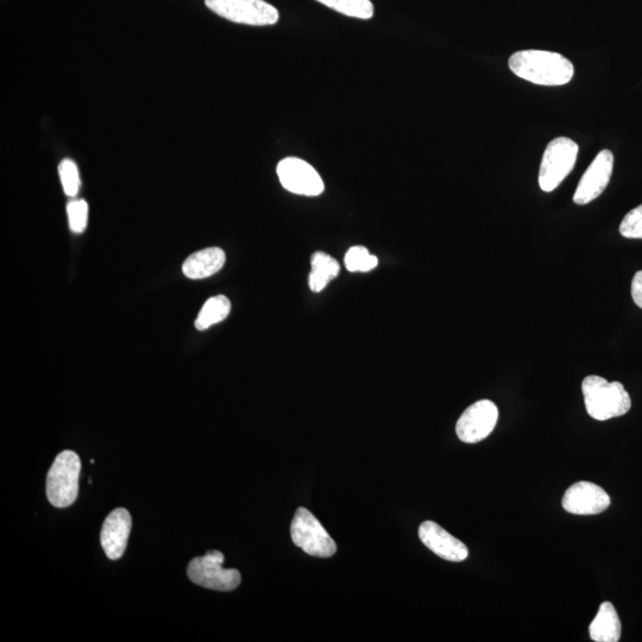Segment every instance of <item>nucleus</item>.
Returning <instances> with one entry per match:
<instances>
[{"label":"nucleus","instance_id":"1","mask_svg":"<svg viewBox=\"0 0 642 642\" xmlns=\"http://www.w3.org/2000/svg\"><path fill=\"white\" fill-rule=\"evenodd\" d=\"M509 68L519 78L544 86L569 84L575 68L569 59L545 50H522L509 59Z\"/></svg>","mask_w":642,"mask_h":642},{"label":"nucleus","instance_id":"2","mask_svg":"<svg viewBox=\"0 0 642 642\" xmlns=\"http://www.w3.org/2000/svg\"><path fill=\"white\" fill-rule=\"evenodd\" d=\"M582 392L587 412L595 420L606 421L631 411V396L620 382L588 376L582 383Z\"/></svg>","mask_w":642,"mask_h":642},{"label":"nucleus","instance_id":"3","mask_svg":"<svg viewBox=\"0 0 642 642\" xmlns=\"http://www.w3.org/2000/svg\"><path fill=\"white\" fill-rule=\"evenodd\" d=\"M80 458L74 451L61 452L47 476V497L56 508L72 506L79 495Z\"/></svg>","mask_w":642,"mask_h":642},{"label":"nucleus","instance_id":"4","mask_svg":"<svg viewBox=\"0 0 642 642\" xmlns=\"http://www.w3.org/2000/svg\"><path fill=\"white\" fill-rule=\"evenodd\" d=\"M579 147L568 137H558L547 146L539 172V186L544 192L555 191L574 169Z\"/></svg>","mask_w":642,"mask_h":642},{"label":"nucleus","instance_id":"5","mask_svg":"<svg viewBox=\"0 0 642 642\" xmlns=\"http://www.w3.org/2000/svg\"><path fill=\"white\" fill-rule=\"evenodd\" d=\"M293 543L307 553L320 558H330L337 552V545L324 526L308 509L298 508L291 525Z\"/></svg>","mask_w":642,"mask_h":642},{"label":"nucleus","instance_id":"6","mask_svg":"<svg viewBox=\"0 0 642 642\" xmlns=\"http://www.w3.org/2000/svg\"><path fill=\"white\" fill-rule=\"evenodd\" d=\"M205 5L225 20L254 27L274 25L280 18L279 10L264 0H205Z\"/></svg>","mask_w":642,"mask_h":642},{"label":"nucleus","instance_id":"7","mask_svg":"<svg viewBox=\"0 0 642 642\" xmlns=\"http://www.w3.org/2000/svg\"><path fill=\"white\" fill-rule=\"evenodd\" d=\"M222 552L209 551L204 557L194 558L188 565L187 575L194 584L206 589L232 591L241 584L242 576L236 569H224Z\"/></svg>","mask_w":642,"mask_h":642},{"label":"nucleus","instance_id":"8","mask_svg":"<svg viewBox=\"0 0 642 642\" xmlns=\"http://www.w3.org/2000/svg\"><path fill=\"white\" fill-rule=\"evenodd\" d=\"M276 173L281 185L288 192L305 197H318L325 190L324 181L316 169L298 157H287L280 161Z\"/></svg>","mask_w":642,"mask_h":642},{"label":"nucleus","instance_id":"9","mask_svg":"<svg viewBox=\"0 0 642 642\" xmlns=\"http://www.w3.org/2000/svg\"><path fill=\"white\" fill-rule=\"evenodd\" d=\"M499 419V409L493 401L481 400L475 402L459 418L456 432L463 443L476 444L486 439Z\"/></svg>","mask_w":642,"mask_h":642},{"label":"nucleus","instance_id":"10","mask_svg":"<svg viewBox=\"0 0 642 642\" xmlns=\"http://www.w3.org/2000/svg\"><path fill=\"white\" fill-rule=\"evenodd\" d=\"M613 168L614 155L612 151L604 149L601 153L597 154L595 160L591 163L587 172L584 173L581 181H579L574 195V203L577 205H587L591 203V201L599 198L609 185Z\"/></svg>","mask_w":642,"mask_h":642},{"label":"nucleus","instance_id":"11","mask_svg":"<svg viewBox=\"0 0 642 642\" xmlns=\"http://www.w3.org/2000/svg\"><path fill=\"white\" fill-rule=\"evenodd\" d=\"M562 505L571 514L596 515L607 511L610 496L597 484L582 481L566 490Z\"/></svg>","mask_w":642,"mask_h":642},{"label":"nucleus","instance_id":"12","mask_svg":"<svg viewBox=\"0 0 642 642\" xmlns=\"http://www.w3.org/2000/svg\"><path fill=\"white\" fill-rule=\"evenodd\" d=\"M419 538L427 549L449 562H463L469 556L468 547L436 522H423L419 527Z\"/></svg>","mask_w":642,"mask_h":642},{"label":"nucleus","instance_id":"13","mask_svg":"<svg viewBox=\"0 0 642 642\" xmlns=\"http://www.w3.org/2000/svg\"><path fill=\"white\" fill-rule=\"evenodd\" d=\"M131 515L125 508H117L107 515L100 533V543L107 558L121 559L127 550L131 532Z\"/></svg>","mask_w":642,"mask_h":642},{"label":"nucleus","instance_id":"14","mask_svg":"<svg viewBox=\"0 0 642 642\" xmlns=\"http://www.w3.org/2000/svg\"><path fill=\"white\" fill-rule=\"evenodd\" d=\"M226 255L220 248H207L192 254L182 266V272L191 280H203L217 274L224 267Z\"/></svg>","mask_w":642,"mask_h":642},{"label":"nucleus","instance_id":"15","mask_svg":"<svg viewBox=\"0 0 642 642\" xmlns=\"http://www.w3.org/2000/svg\"><path fill=\"white\" fill-rule=\"evenodd\" d=\"M621 629V621L615 607L610 602H604L589 627L590 638L596 642H618Z\"/></svg>","mask_w":642,"mask_h":642},{"label":"nucleus","instance_id":"16","mask_svg":"<svg viewBox=\"0 0 642 642\" xmlns=\"http://www.w3.org/2000/svg\"><path fill=\"white\" fill-rule=\"evenodd\" d=\"M312 270L308 285L314 293L324 291L332 280H335L341 272V267L335 258L325 253H318L312 256Z\"/></svg>","mask_w":642,"mask_h":642},{"label":"nucleus","instance_id":"17","mask_svg":"<svg viewBox=\"0 0 642 642\" xmlns=\"http://www.w3.org/2000/svg\"><path fill=\"white\" fill-rule=\"evenodd\" d=\"M231 311V302L224 295H218L207 300L199 312V316L195 319V327L199 331L210 329L214 324L220 323L228 318Z\"/></svg>","mask_w":642,"mask_h":642},{"label":"nucleus","instance_id":"18","mask_svg":"<svg viewBox=\"0 0 642 642\" xmlns=\"http://www.w3.org/2000/svg\"><path fill=\"white\" fill-rule=\"evenodd\" d=\"M318 3L357 20H370L374 16L371 0H317Z\"/></svg>","mask_w":642,"mask_h":642},{"label":"nucleus","instance_id":"19","mask_svg":"<svg viewBox=\"0 0 642 642\" xmlns=\"http://www.w3.org/2000/svg\"><path fill=\"white\" fill-rule=\"evenodd\" d=\"M345 267L351 273H368L374 270L379 264V258L369 253V250L364 247H352L346 253Z\"/></svg>","mask_w":642,"mask_h":642},{"label":"nucleus","instance_id":"20","mask_svg":"<svg viewBox=\"0 0 642 642\" xmlns=\"http://www.w3.org/2000/svg\"><path fill=\"white\" fill-rule=\"evenodd\" d=\"M59 175L66 195L74 198L79 193L81 184L78 166L73 160L65 159L60 163Z\"/></svg>","mask_w":642,"mask_h":642},{"label":"nucleus","instance_id":"21","mask_svg":"<svg viewBox=\"0 0 642 642\" xmlns=\"http://www.w3.org/2000/svg\"><path fill=\"white\" fill-rule=\"evenodd\" d=\"M69 228L74 234H83L87 226L88 205L85 200H73L67 205Z\"/></svg>","mask_w":642,"mask_h":642},{"label":"nucleus","instance_id":"22","mask_svg":"<svg viewBox=\"0 0 642 642\" xmlns=\"http://www.w3.org/2000/svg\"><path fill=\"white\" fill-rule=\"evenodd\" d=\"M620 234L625 238L642 239V205L626 214L620 225Z\"/></svg>","mask_w":642,"mask_h":642},{"label":"nucleus","instance_id":"23","mask_svg":"<svg viewBox=\"0 0 642 642\" xmlns=\"http://www.w3.org/2000/svg\"><path fill=\"white\" fill-rule=\"evenodd\" d=\"M632 298L635 305L640 307L642 310V270L634 275V279L632 281Z\"/></svg>","mask_w":642,"mask_h":642}]
</instances>
